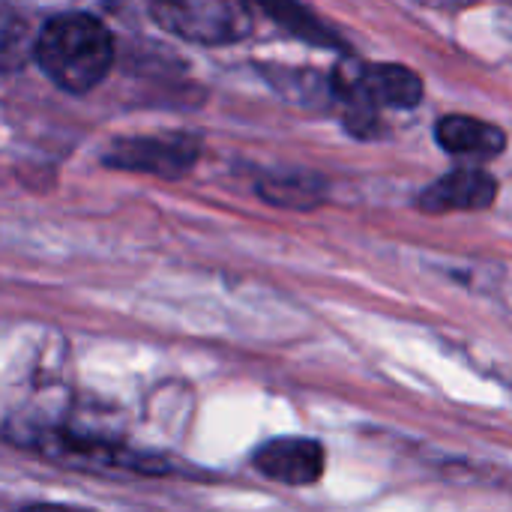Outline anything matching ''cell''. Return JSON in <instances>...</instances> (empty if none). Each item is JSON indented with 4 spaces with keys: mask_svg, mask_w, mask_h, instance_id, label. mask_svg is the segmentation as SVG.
Instances as JSON below:
<instances>
[{
    "mask_svg": "<svg viewBox=\"0 0 512 512\" xmlns=\"http://www.w3.org/2000/svg\"><path fill=\"white\" fill-rule=\"evenodd\" d=\"M24 447L39 453L42 459L75 468V471H120V474H168L171 465L162 456L129 450L126 444L81 435L69 429H36L24 438Z\"/></svg>",
    "mask_w": 512,
    "mask_h": 512,
    "instance_id": "3957f363",
    "label": "cell"
},
{
    "mask_svg": "<svg viewBox=\"0 0 512 512\" xmlns=\"http://www.w3.org/2000/svg\"><path fill=\"white\" fill-rule=\"evenodd\" d=\"M33 60L66 93H87L114 66V36L90 12H60L33 39Z\"/></svg>",
    "mask_w": 512,
    "mask_h": 512,
    "instance_id": "6da1fadb",
    "label": "cell"
},
{
    "mask_svg": "<svg viewBox=\"0 0 512 512\" xmlns=\"http://www.w3.org/2000/svg\"><path fill=\"white\" fill-rule=\"evenodd\" d=\"M27 39V18L15 6H0V72L24 63V51H33Z\"/></svg>",
    "mask_w": 512,
    "mask_h": 512,
    "instance_id": "8fae6325",
    "label": "cell"
},
{
    "mask_svg": "<svg viewBox=\"0 0 512 512\" xmlns=\"http://www.w3.org/2000/svg\"><path fill=\"white\" fill-rule=\"evenodd\" d=\"M276 75H270V81L288 96V99H300L306 105H321V99H333L330 93V78L315 75V69H273Z\"/></svg>",
    "mask_w": 512,
    "mask_h": 512,
    "instance_id": "30bf717a",
    "label": "cell"
},
{
    "mask_svg": "<svg viewBox=\"0 0 512 512\" xmlns=\"http://www.w3.org/2000/svg\"><path fill=\"white\" fill-rule=\"evenodd\" d=\"M258 195L282 210H312L327 198V183L312 171H273L258 180Z\"/></svg>",
    "mask_w": 512,
    "mask_h": 512,
    "instance_id": "9c48e42d",
    "label": "cell"
},
{
    "mask_svg": "<svg viewBox=\"0 0 512 512\" xmlns=\"http://www.w3.org/2000/svg\"><path fill=\"white\" fill-rule=\"evenodd\" d=\"M255 471L285 486H312L327 468L324 447L312 438H273L252 453Z\"/></svg>",
    "mask_w": 512,
    "mask_h": 512,
    "instance_id": "52a82bcc",
    "label": "cell"
},
{
    "mask_svg": "<svg viewBox=\"0 0 512 512\" xmlns=\"http://www.w3.org/2000/svg\"><path fill=\"white\" fill-rule=\"evenodd\" d=\"M435 138L441 150L468 162H486L507 150V132L489 120L468 114H447L435 123Z\"/></svg>",
    "mask_w": 512,
    "mask_h": 512,
    "instance_id": "ba28073f",
    "label": "cell"
},
{
    "mask_svg": "<svg viewBox=\"0 0 512 512\" xmlns=\"http://www.w3.org/2000/svg\"><path fill=\"white\" fill-rule=\"evenodd\" d=\"M201 156V138L192 132H156V135H132L117 138L102 156L105 165L120 171L153 174L165 180L186 177Z\"/></svg>",
    "mask_w": 512,
    "mask_h": 512,
    "instance_id": "5b68a950",
    "label": "cell"
},
{
    "mask_svg": "<svg viewBox=\"0 0 512 512\" xmlns=\"http://www.w3.org/2000/svg\"><path fill=\"white\" fill-rule=\"evenodd\" d=\"M267 12L282 27H288L291 33H297L306 42H315V45H339V36L321 18H315L309 9H300V6H267Z\"/></svg>",
    "mask_w": 512,
    "mask_h": 512,
    "instance_id": "7c38bea8",
    "label": "cell"
},
{
    "mask_svg": "<svg viewBox=\"0 0 512 512\" xmlns=\"http://www.w3.org/2000/svg\"><path fill=\"white\" fill-rule=\"evenodd\" d=\"M498 198V180L483 171V168H456L435 183H429L414 204L423 213H471V210H486Z\"/></svg>",
    "mask_w": 512,
    "mask_h": 512,
    "instance_id": "8992f818",
    "label": "cell"
},
{
    "mask_svg": "<svg viewBox=\"0 0 512 512\" xmlns=\"http://www.w3.org/2000/svg\"><path fill=\"white\" fill-rule=\"evenodd\" d=\"M333 99L345 102V126L360 135H378L381 108H417L423 102V78L402 63H369L345 57L330 75Z\"/></svg>",
    "mask_w": 512,
    "mask_h": 512,
    "instance_id": "7a4b0ae2",
    "label": "cell"
},
{
    "mask_svg": "<svg viewBox=\"0 0 512 512\" xmlns=\"http://www.w3.org/2000/svg\"><path fill=\"white\" fill-rule=\"evenodd\" d=\"M18 512H90V510H72V507H60V504H36V507H27V510Z\"/></svg>",
    "mask_w": 512,
    "mask_h": 512,
    "instance_id": "4fadbf2b",
    "label": "cell"
},
{
    "mask_svg": "<svg viewBox=\"0 0 512 512\" xmlns=\"http://www.w3.org/2000/svg\"><path fill=\"white\" fill-rule=\"evenodd\" d=\"M150 15L162 30L195 45H234L252 33V9L234 0H162Z\"/></svg>",
    "mask_w": 512,
    "mask_h": 512,
    "instance_id": "277c9868",
    "label": "cell"
}]
</instances>
